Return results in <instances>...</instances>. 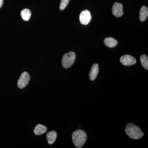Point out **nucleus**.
I'll use <instances>...</instances> for the list:
<instances>
[{"instance_id": "14", "label": "nucleus", "mask_w": 148, "mask_h": 148, "mask_svg": "<svg viewBox=\"0 0 148 148\" xmlns=\"http://www.w3.org/2000/svg\"><path fill=\"white\" fill-rule=\"evenodd\" d=\"M140 61L142 66L147 70L148 69V57L145 54H143L140 56Z\"/></svg>"}, {"instance_id": "13", "label": "nucleus", "mask_w": 148, "mask_h": 148, "mask_svg": "<svg viewBox=\"0 0 148 148\" xmlns=\"http://www.w3.org/2000/svg\"><path fill=\"white\" fill-rule=\"evenodd\" d=\"M31 15H32V12L28 9H24L21 11V16L24 21H29Z\"/></svg>"}, {"instance_id": "5", "label": "nucleus", "mask_w": 148, "mask_h": 148, "mask_svg": "<svg viewBox=\"0 0 148 148\" xmlns=\"http://www.w3.org/2000/svg\"><path fill=\"white\" fill-rule=\"evenodd\" d=\"M91 15L88 10L82 11L79 15V20L81 23L83 25H87L91 19Z\"/></svg>"}, {"instance_id": "12", "label": "nucleus", "mask_w": 148, "mask_h": 148, "mask_svg": "<svg viewBox=\"0 0 148 148\" xmlns=\"http://www.w3.org/2000/svg\"><path fill=\"white\" fill-rule=\"evenodd\" d=\"M104 43L107 46L110 48L115 47L118 44L116 40L111 37L106 38L104 40Z\"/></svg>"}, {"instance_id": "6", "label": "nucleus", "mask_w": 148, "mask_h": 148, "mask_svg": "<svg viewBox=\"0 0 148 148\" xmlns=\"http://www.w3.org/2000/svg\"><path fill=\"white\" fill-rule=\"evenodd\" d=\"M121 63L125 66H131L136 63V59L132 56L125 55L122 56L120 59Z\"/></svg>"}, {"instance_id": "16", "label": "nucleus", "mask_w": 148, "mask_h": 148, "mask_svg": "<svg viewBox=\"0 0 148 148\" xmlns=\"http://www.w3.org/2000/svg\"><path fill=\"white\" fill-rule=\"evenodd\" d=\"M3 3V0H0V8L2 6Z\"/></svg>"}, {"instance_id": "1", "label": "nucleus", "mask_w": 148, "mask_h": 148, "mask_svg": "<svg viewBox=\"0 0 148 148\" xmlns=\"http://www.w3.org/2000/svg\"><path fill=\"white\" fill-rule=\"evenodd\" d=\"M125 132L130 138L135 140L140 139L144 135L140 127L132 123H129L126 125Z\"/></svg>"}, {"instance_id": "2", "label": "nucleus", "mask_w": 148, "mask_h": 148, "mask_svg": "<svg viewBox=\"0 0 148 148\" xmlns=\"http://www.w3.org/2000/svg\"><path fill=\"white\" fill-rule=\"evenodd\" d=\"M72 138L75 146L77 148H81L86 141L87 135L83 130L78 129L73 132Z\"/></svg>"}, {"instance_id": "3", "label": "nucleus", "mask_w": 148, "mask_h": 148, "mask_svg": "<svg viewBox=\"0 0 148 148\" xmlns=\"http://www.w3.org/2000/svg\"><path fill=\"white\" fill-rule=\"evenodd\" d=\"M75 59V53L73 51H70L69 53H66L62 58V66L65 69H69L74 64Z\"/></svg>"}, {"instance_id": "11", "label": "nucleus", "mask_w": 148, "mask_h": 148, "mask_svg": "<svg viewBox=\"0 0 148 148\" xmlns=\"http://www.w3.org/2000/svg\"><path fill=\"white\" fill-rule=\"evenodd\" d=\"M148 16V9L145 6H143L142 7L140 11V18L141 21H145Z\"/></svg>"}, {"instance_id": "9", "label": "nucleus", "mask_w": 148, "mask_h": 148, "mask_svg": "<svg viewBox=\"0 0 148 148\" xmlns=\"http://www.w3.org/2000/svg\"><path fill=\"white\" fill-rule=\"evenodd\" d=\"M57 133L54 130H52L47 133L46 138L48 143L49 145H52L55 142L57 138Z\"/></svg>"}, {"instance_id": "7", "label": "nucleus", "mask_w": 148, "mask_h": 148, "mask_svg": "<svg viewBox=\"0 0 148 148\" xmlns=\"http://www.w3.org/2000/svg\"><path fill=\"white\" fill-rule=\"evenodd\" d=\"M123 5L121 3H115L112 8L113 14L117 17H120L123 14Z\"/></svg>"}, {"instance_id": "8", "label": "nucleus", "mask_w": 148, "mask_h": 148, "mask_svg": "<svg viewBox=\"0 0 148 148\" xmlns=\"http://www.w3.org/2000/svg\"><path fill=\"white\" fill-rule=\"evenodd\" d=\"M99 71V68L97 64H93L91 67L89 73V78L91 81H94L97 77Z\"/></svg>"}, {"instance_id": "15", "label": "nucleus", "mask_w": 148, "mask_h": 148, "mask_svg": "<svg viewBox=\"0 0 148 148\" xmlns=\"http://www.w3.org/2000/svg\"><path fill=\"white\" fill-rule=\"evenodd\" d=\"M70 0H61V2L60 4V10H63L66 8L68 4L69 3Z\"/></svg>"}, {"instance_id": "4", "label": "nucleus", "mask_w": 148, "mask_h": 148, "mask_svg": "<svg viewBox=\"0 0 148 148\" xmlns=\"http://www.w3.org/2000/svg\"><path fill=\"white\" fill-rule=\"evenodd\" d=\"M30 79V76L29 73L26 71L23 72L17 81V86L21 89L24 88L28 84Z\"/></svg>"}, {"instance_id": "10", "label": "nucleus", "mask_w": 148, "mask_h": 148, "mask_svg": "<svg viewBox=\"0 0 148 148\" xmlns=\"http://www.w3.org/2000/svg\"><path fill=\"white\" fill-rule=\"evenodd\" d=\"M47 131V128L42 125L37 124L34 130V133L36 135H40L44 134Z\"/></svg>"}]
</instances>
